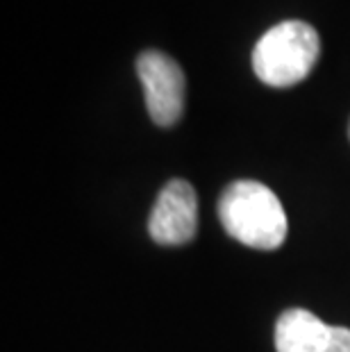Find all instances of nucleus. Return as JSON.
<instances>
[{
	"label": "nucleus",
	"instance_id": "f257e3e1",
	"mask_svg": "<svg viewBox=\"0 0 350 352\" xmlns=\"http://www.w3.org/2000/svg\"><path fill=\"white\" fill-rule=\"evenodd\" d=\"M219 219L223 230L248 248L275 250L287 239L285 207L269 186L255 179H237L221 193Z\"/></svg>",
	"mask_w": 350,
	"mask_h": 352
},
{
	"label": "nucleus",
	"instance_id": "f03ea898",
	"mask_svg": "<svg viewBox=\"0 0 350 352\" xmlns=\"http://www.w3.org/2000/svg\"><path fill=\"white\" fill-rule=\"evenodd\" d=\"M321 55L318 32L305 21H282L252 50V71L269 87H294L309 76Z\"/></svg>",
	"mask_w": 350,
	"mask_h": 352
},
{
	"label": "nucleus",
	"instance_id": "7ed1b4c3",
	"mask_svg": "<svg viewBox=\"0 0 350 352\" xmlns=\"http://www.w3.org/2000/svg\"><path fill=\"white\" fill-rule=\"evenodd\" d=\"M137 73L153 123L175 125L184 111V73L177 62L160 50H146L137 57Z\"/></svg>",
	"mask_w": 350,
	"mask_h": 352
},
{
	"label": "nucleus",
	"instance_id": "20e7f679",
	"mask_svg": "<svg viewBox=\"0 0 350 352\" xmlns=\"http://www.w3.org/2000/svg\"><path fill=\"white\" fill-rule=\"evenodd\" d=\"M198 230V200L196 191L184 179H171L155 202L148 232L155 243L182 245L196 236Z\"/></svg>",
	"mask_w": 350,
	"mask_h": 352
},
{
	"label": "nucleus",
	"instance_id": "39448f33",
	"mask_svg": "<svg viewBox=\"0 0 350 352\" xmlns=\"http://www.w3.org/2000/svg\"><path fill=\"white\" fill-rule=\"evenodd\" d=\"M330 327L307 309H287L275 323L278 352H327Z\"/></svg>",
	"mask_w": 350,
	"mask_h": 352
},
{
	"label": "nucleus",
	"instance_id": "423d86ee",
	"mask_svg": "<svg viewBox=\"0 0 350 352\" xmlns=\"http://www.w3.org/2000/svg\"><path fill=\"white\" fill-rule=\"evenodd\" d=\"M327 352H350V329L348 327H330Z\"/></svg>",
	"mask_w": 350,
	"mask_h": 352
},
{
	"label": "nucleus",
	"instance_id": "0eeeda50",
	"mask_svg": "<svg viewBox=\"0 0 350 352\" xmlns=\"http://www.w3.org/2000/svg\"><path fill=\"white\" fill-rule=\"evenodd\" d=\"M348 137H350V127H348Z\"/></svg>",
	"mask_w": 350,
	"mask_h": 352
}]
</instances>
